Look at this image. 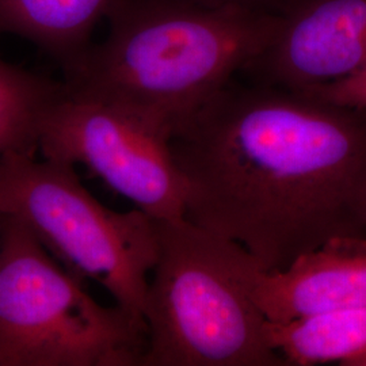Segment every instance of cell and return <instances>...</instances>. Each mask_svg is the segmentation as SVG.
Returning <instances> with one entry per match:
<instances>
[{"label":"cell","mask_w":366,"mask_h":366,"mask_svg":"<svg viewBox=\"0 0 366 366\" xmlns=\"http://www.w3.org/2000/svg\"><path fill=\"white\" fill-rule=\"evenodd\" d=\"M116 0H0V33L31 41L71 66L90 45L97 24Z\"/></svg>","instance_id":"9"},{"label":"cell","mask_w":366,"mask_h":366,"mask_svg":"<svg viewBox=\"0 0 366 366\" xmlns=\"http://www.w3.org/2000/svg\"><path fill=\"white\" fill-rule=\"evenodd\" d=\"M343 366H366V354L349 360Z\"/></svg>","instance_id":"14"},{"label":"cell","mask_w":366,"mask_h":366,"mask_svg":"<svg viewBox=\"0 0 366 366\" xmlns=\"http://www.w3.org/2000/svg\"><path fill=\"white\" fill-rule=\"evenodd\" d=\"M63 84L10 64L0 54V159L39 152V129Z\"/></svg>","instance_id":"11"},{"label":"cell","mask_w":366,"mask_h":366,"mask_svg":"<svg viewBox=\"0 0 366 366\" xmlns=\"http://www.w3.org/2000/svg\"><path fill=\"white\" fill-rule=\"evenodd\" d=\"M252 297L269 322L366 307V236H337L285 269L262 272Z\"/></svg>","instance_id":"8"},{"label":"cell","mask_w":366,"mask_h":366,"mask_svg":"<svg viewBox=\"0 0 366 366\" xmlns=\"http://www.w3.org/2000/svg\"><path fill=\"white\" fill-rule=\"evenodd\" d=\"M0 208L68 272L98 282L144 322L149 274L159 255L155 219L137 208H106L81 184L75 167L24 152L0 159Z\"/></svg>","instance_id":"5"},{"label":"cell","mask_w":366,"mask_h":366,"mask_svg":"<svg viewBox=\"0 0 366 366\" xmlns=\"http://www.w3.org/2000/svg\"><path fill=\"white\" fill-rule=\"evenodd\" d=\"M184 219L264 272L366 236V112L312 92L229 83L172 137Z\"/></svg>","instance_id":"1"},{"label":"cell","mask_w":366,"mask_h":366,"mask_svg":"<svg viewBox=\"0 0 366 366\" xmlns=\"http://www.w3.org/2000/svg\"><path fill=\"white\" fill-rule=\"evenodd\" d=\"M142 366H282L252 290L261 262L187 219L157 220Z\"/></svg>","instance_id":"3"},{"label":"cell","mask_w":366,"mask_h":366,"mask_svg":"<svg viewBox=\"0 0 366 366\" xmlns=\"http://www.w3.org/2000/svg\"><path fill=\"white\" fill-rule=\"evenodd\" d=\"M267 345L287 365L340 362L366 354V307L312 315L284 323L266 320Z\"/></svg>","instance_id":"10"},{"label":"cell","mask_w":366,"mask_h":366,"mask_svg":"<svg viewBox=\"0 0 366 366\" xmlns=\"http://www.w3.org/2000/svg\"><path fill=\"white\" fill-rule=\"evenodd\" d=\"M3 222H4V213L0 208V258H1V247H3Z\"/></svg>","instance_id":"15"},{"label":"cell","mask_w":366,"mask_h":366,"mask_svg":"<svg viewBox=\"0 0 366 366\" xmlns=\"http://www.w3.org/2000/svg\"><path fill=\"white\" fill-rule=\"evenodd\" d=\"M210 4H242V6H254V7H269L273 0H197Z\"/></svg>","instance_id":"13"},{"label":"cell","mask_w":366,"mask_h":366,"mask_svg":"<svg viewBox=\"0 0 366 366\" xmlns=\"http://www.w3.org/2000/svg\"><path fill=\"white\" fill-rule=\"evenodd\" d=\"M105 39L66 68V89L133 107L172 137L267 48L277 11L197 0H116Z\"/></svg>","instance_id":"2"},{"label":"cell","mask_w":366,"mask_h":366,"mask_svg":"<svg viewBox=\"0 0 366 366\" xmlns=\"http://www.w3.org/2000/svg\"><path fill=\"white\" fill-rule=\"evenodd\" d=\"M172 132L144 113L87 92L63 90L39 129V152L81 164L155 220L184 217L186 190Z\"/></svg>","instance_id":"6"},{"label":"cell","mask_w":366,"mask_h":366,"mask_svg":"<svg viewBox=\"0 0 366 366\" xmlns=\"http://www.w3.org/2000/svg\"><path fill=\"white\" fill-rule=\"evenodd\" d=\"M304 92H312L338 105L350 106L366 112V66L346 78Z\"/></svg>","instance_id":"12"},{"label":"cell","mask_w":366,"mask_h":366,"mask_svg":"<svg viewBox=\"0 0 366 366\" xmlns=\"http://www.w3.org/2000/svg\"><path fill=\"white\" fill-rule=\"evenodd\" d=\"M366 66V0H292L277 11L264 52L246 69L257 83L304 92Z\"/></svg>","instance_id":"7"},{"label":"cell","mask_w":366,"mask_h":366,"mask_svg":"<svg viewBox=\"0 0 366 366\" xmlns=\"http://www.w3.org/2000/svg\"><path fill=\"white\" fill-rule=\"evenodd\" d=\"M147 326L92 299L9 214L0 258V366L142 365Z\"/></svg>","instance_id":"4"}]
</instances>
